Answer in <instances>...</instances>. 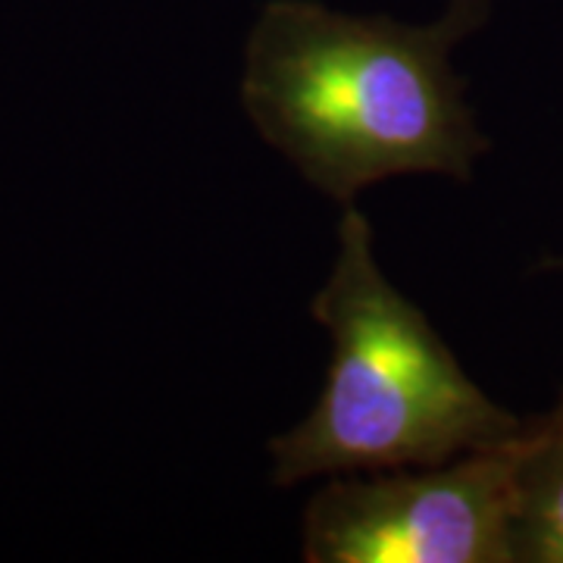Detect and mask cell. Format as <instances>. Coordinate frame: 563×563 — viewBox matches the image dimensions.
<instances>
[{
	"label": "cell",
	"mask_w": 563,
	"mask_h": 563,
	"mask_svg": "<svg viewBox=\"0 0 563 563\" xmlns=\"http://www.w3.org/2000/svg\"><path fill=\"white\" fill-rule=\"evenodd\" d=\"M463 35L273 7L247 44L244 113L303 179L354 203L391 176L470 179L488 141L451 69Z\"/></svg>",
	"instance_id": "cell-1"
},
{
	"label": "cell",
	"mask_w": 563,
	"mask_h": 563,
	"mask_svg": "<svg viewBox=\"0 0 563 563\" xmlns=\"http://www.w3.org/2000/svg\"><path fill=\"white\" fill-rule=\"evenodd\" d=\"M313 317L332 339V361L313 410L269 444L279 485L432 466L526 432L529 420L492 401L422 310L385 279L373 225L354 203L339 222V257Z\"/></svg>",
	"instance_id": "cell-2"
},
{
	"label": "cell",
	"mask_w": 563,
	"mask_h": 563,
	"mask_svg": "<svg viewBox=\"0 0 563 563\" xmlns=\"http://www.w3.org/2000/svg\"><path fill=\"white\" fill-rule=\"evenodd\" d=\"M561 407H563V401H561Z\"/></svg>",
	"instance_id": "cell-5"
},
{
	"label": "cell",
	"mask_w": 563,
	"mask_h": 563,
	"mask_svg": "<svg viewBox=\"0 0 563 563\" xmlns=\"http://www.w3.org/2000/svg\"><path fill=\"white\" fill-rule=\"evenodd\" d=\"M514 448L329 476L303 510V561L514 563Z\"/></svg>",
	"instance_id": "cell-3"
},
{
	"label": "cell",
	"mask_w": 563,
	"mask_h": 563,
	"mask_svg": "<svg viewBox=\"0 0 563 563\" xmlns=\"http://www.w3.org/2000/svg\"><path fill=\"white\" fill-rule=\"evenodd\" d=\"M514 563H563V407L529 420L514 448Z\"/></svg>",
	"instance_id": "cell-4"
}]
</instances>
